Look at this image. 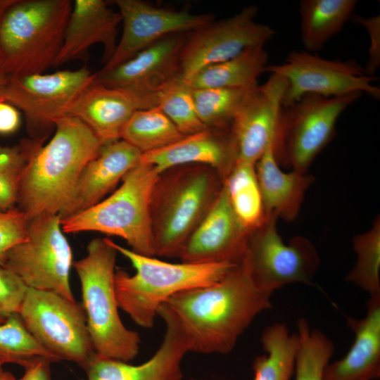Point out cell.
<instances>
[{"label": "cell", "instance_id": "cell-1", "mask_svg": "<svg viewBox=\"0 0 380 380\" xmlns=\"http://www.w3.org/2000/svg\"><path fill=\"white\" fill-rule=\"evenodd\" d=\"M271 294L258 289L241 260L218 281L179 292L165 303L187 338L190 351L227 354L262 312Z\"/></svg>", "mask_w": 380, "mask_h": 380}, {"label": "cell", "instance_id": "cell-2", "mask_svg": "<svg viewBox=\"0 0 380 380\" xmlns=\"http://www.w3.org/2000/svg\"><path fill=\"white\" fill-rule=\"evenodd\" d=\"M102 146L77 118L65 116L58 120L49 143L38 146L28 159L19 187L18 209L28 220L59 215L85 166Z\"/></svg>", "mask_w": 380, "mask_h": 380}, {"label": "cell", "instance_id": "cell-3", "mask_svg": "<svg viewBox=\"0 0 380 380\" xmlns=\"http://www.w3.org/2000/svg\"><path fill=\"white\" fill-rule=\"evenodd\" d=\"M118 253L129 260L135 273H115L118 305L143 328L154 325L160 305L172 296L213 284L237 263L229 262L171 263L122 247L110 239Z\"/></svg>", "mask_w": 380, "mask_h": 380}, {"label": "cell", "instance_id": "cell-4", "mask_svg": "<svg viewBox=\"0 0 380 380\" xmlns=\"http://www.w3.org/2000/svg\"><path fill=\"white\" fill-rule=\"evenodd\" d=\"M70 0H15L0 18V68L8 77L54 67L72 11Z\"/></svg>", "mask_w": 380, "mask_h": 380}, {"label": "cell", "instance_id": "cell-5", "mask_svg": "<svg viewBox=\"0 0 380 380\" xmlns=\"http://www.w3.org/2000/svg\"><path fill=\"white\" fill-rule=\"evenodd\" d=\"M118 251L108 238H96L87 254L73 263L80 279L82 307L96 355L129 362L139 353L141 338L127 329L118 313L115 289Z\"/></svg>", "mask_w": 380, "mask_h": 380}, {"label": "cell", "instance_id": "cell-6", "mask_svg": "<svg viewBox=\"0 0 380 380\" xmlns=\"http://www.w3.org/2000/svg\"><path fill=\"white\" fill-rule=\"evenodd\" d=\"M160 174L140 163L122 179L111 195L94 205L61 220L63 233L98 232L122 238L139 254L156 255L151 200Z\"/></svg>", "mask_w": 380, "mask_h": 380}, {"label": "cell", "instance_id": "cell-7", "mask_svg": "<svg viewBox=\"0 0 380 380\" xmlns=\"http://www.w3.org/2000/svg\"><path fill=\"white\" fill-rule=\"evenodd\" d=\"M158 181L151 200L156 255L179 257L220 188L213 168L191 165Z\"/></svg>", "mask_w": 380, "mask_h": 380}, {"label": "cell", "instance_id": "cell-8", "mask_svg": "<svg viewBox=\"0 0 380 380\" xmlns=\"http://www.w3.org/2000/svg\"><path fill=\"white\" fill-rule=\"evenodd\" d=\"M362 94L324 97L306 94L282 106L274 141L278 163L306 173L316 156L331 141L341 114Z\"/></svg>", "mask_w": 380, "mask_h": 380}, {"label": "cell", "instance_id": "cell-9", "mask_svg": "<svg viewBox=\"0 0 380 380\" xmlns=\"http://www.w3.org/2000/svg\"><path fill=\"white\" fill-rule=\"evenodd\" d=\"M71 247L58 215L28 220L25 239L7 253L4 263L29 289L53 291L75 302L70 284Z\"/></svg>", "mask_w": 380, "mask_h": 380}, {"label": "cell", "instance_id": "cell-10", "mask_svg": "<svg viewBox=\"0 0 380 380\" xmlns=\"http://www.w3.org/2000/svg\"><path fill=\"white\" fill-rule=\"evenodd\" d=\"M94 78L95 73L87 65L49 74L9 77L4 101L23 113L30 139L43 144L58 120L68 116Z\"/></svg>", "mask_w": 380, "mask_h": 380}, {"label": "cell", "instance_id": "cell-11", "mask_svg": "<svg viewBox=\"0 0 380 380\" xmlns=\"http://www.w3.org/2000/svg\"><path fill=\"white\" fill-rule=\"evenodd\" d=\"M25 326L56 361L83 369L94 355L82 305L49 291L27 289L18 312Z\"/></svg>", "mask_w": 380, "mask_h": 380}, {"label": "cell", "instance_id": "cell-12", "mask_svg": "<svg viewBox=\"0 0 380 380\" xmlns=\"http://www.w3.org/2000/svg\"><path fill=\"white\" fill-rule=\"evenodd\" d=\"M277 220L270 215L250 233L241 259L255 286L271 295L286 284H310L320 263L317 249L306 237L296 236L284 243Z\"/></svg>", "mask_w": 380, "mask_h": 380}, {"label": "cell", "instance_id": "cell-13", "mask_svg": "<svg viewBox=\"0 0 380 380\" xmlns=\"http://www.w3.org/2000/svg\"><path fill=\"white\" fill-rule=\"evenodd\" d=\"M266 72L284 77L287 87L282 101L286 106L306 94L324 97L367 93L379 99L380 89L365 68L355 60H329L308 51H291L284 61L268 65Z\"/></svg>", "mask_w": 380, "mask_h": 380}, {"label": "cell", "instance_id": "cell-14", "mask_svg": "<svg viewBox=\"0 0 380 380\" xmlns=\"http://www.w3.org/2000/svg\"><path fill=\"white\" fill-rule=\"evenodd\" d=\"M258 8H243L233 16L213 20L190 33L181 53V75L186 82L203 68L265 46L275 34L269 25L255 21Z\"/></svg>", "mask_w": 380, "mask_h": 380}, {"label": "cell", "instance_id": "cell-15", "mask_svg": "<svg viewBox=\"0 0 380 380\" xmlns=\"http://www.w3.org/2000/svg\"><path fill=\"white\" fill-rule=\"evenodd\" d=\"M115 3L121 17L122 33L102 71L118 66L165 37L190 34L215 20L213 13L157 7L141 0H116Z\"/></svg>", "mask_w": 380, "mask_h": 380}, {"label": "cell", "instance_id": "cell-16", "mask_svg": "<svg viewBox=\"0 0 380 380\" xmlns=\"http://www.w3.org/2000/svg\"><path fill=\"white\" fill-rule=\"evenodd\" d=\"M188 34L165 37L118 66L95 72L94 81L128 91L151 108L157 96L181 75V53Z\"/></svg>", "mask_w": 380, "mask_h": 380}, {"label": "cell", "instance_id": "cell-17", "mask_svg": "<svg viewBox=\"0 0 380 380\" xmlns=\"http://www.w3.org/2000/svg\"><path fill=\"white\" fill-rule=\"evenodd\" d=\"M286 87L284 77L271 74L265 83L247 89L230 127L236 161L256 164L274 144Z\"/></svg>", "mask_w": 380, "mask_h": 380}, {"label": "cell", "instance_id": "cell-18", "mask_svg": "<svg viewBox=\"0 0 380 380\" xmlns=\"http://www.w3.org/2000/svg\"><path fill=\"white\" fill-rule=\"evenodd\" d=\"M165 322L163 340L154 355L142 364L101 357L94 354L84 368L87 380H182V362L190 346L179 321L166 303L160 306Z\"/></svg>", "mask_w": 380, "mask_h": 380}, {"label": "cell", "instance_id": "cell-19", "mask_svg": "<svg viewBox=\"0 0 380 380\" xmlns=\"http://www.w3.org/2000/svg\"><path fill=\"white\" fill-rule=\"evenodd\" d=\"M250 233L235 215L222 184L179 258L185 262L238 263L245 253Z\"/></svg>", "mask_w": 380, "mask_h": 380}, {"label": "cell", "instance_id": "cell-20", "mask_svg": "<svg viewBox=\"0 0 380 380\" xmlns=\"http://www.w3.org/2000/svg\"><path fill=\"white\" fill-rule=\"evenodd\" d=\"M120 23L118 11L105 1L75 0L54 67L75 60L87 61L89 48L96 44L102 45V61L106 64L115 53Z\"/></svg>", "mask_w": 380, "mask_h": 380}, {"label": "cell", "instance_id": "cell-21", "mask_svg": "<svg viewBox=\"0 0 380 380\" xmlns=\"http://www.w3.org/2000/svg\"><path fill=\"white\" fill-rule=\"evenodd\" d=\"M141 155L122 139L102 146L81 173L68 203L58 215L61 220L100 202L140 163Z\"/></svg>", "mask_w": 380, "mask_h": 380}, {"label": "cell", "instance_id": "cell-22", "mask_svg": "<svg viewBox=\"0 0 380 380\" xmlns=\"http://www.w3.org/2000/svg\"><path fill=\"white\" fill-rule=\"evenodd\" d=\"M236 160L230 129H207L184 136L163 148L143 153L141 158V162L152 165L160 175L180 166L202 165L221 172L224 177Z\"/></svg>", "mask_w": 380, "mask_h": 380}, {"label": "cell", "instance_id": "cell-23", "mask_svg": "<svg viewBox=\"0 0 380 380\" xmlns=\"http://www.w3.org/2000/svg\"><path fill=\"white\" fill-rule=\"evenodd\" d=\"M140 109L148 108L132 93L94 80L77 99L68 116L82 122L103 146L120 140L123 127Z\"/></svg>", "mask_w": 380, "mask_h": 380}, {"label": "cell", "instance_id": "cell-24", "mask_svg": "<svg viewBox=\"0 0 380 380\" xmlns=\"http://www.w3.org/2000/svg\"><path fill=\"white\" fill-rule=\"evenodd\" d=\"M355 338L347 354L326 366L323 380H376L380 377V296L370 297L367 315L347 318Z\"/></svg>", "mask_w": 380, "mask_h": 380}, {"label": "cell", "instance_id": "cell-25", "mask_svg": "<svg viewBox=\"0 0 380 380\" xmlns=\"http://www.w3.org/2000/svg\"><path fill=\"white\" fill-rule=\"evenodd\" d=\"M255 169L267 216L274 215L289 222L295 220L314 177L308 172L282 171L273 144L257 161Z\"/></svg>", "mask_w": 380, "mask_h": 380}, {"label": "cell", "instance_id": "cell-26", "mask_svg": "<svg viewBox=\"0 0 380 380\" xmlns=\"http://www.w3.org/2000/svg\"><path fill=\"white\" fill-rule=\"evenodd\" d=\"M264 46L248 48L231 59L208 66L187 83L192 89L246 88L255 85L268 65Z\"/></svg>", "mask_w": 380, "mask_h": 380}, {"label": "cell", "instance_id": "cell-27", "mask_svg": "<svg viewBox=\"0 0 380 380\" xmlns=\"http://www.w3.org/2000/svg\"><path fill=\"white\" fill-rule=\"evenodd\" d=\"M356 0H302L300 15L302 42L308 52L320 50L353 15Z\"/></svg>", "mask_w": 380, "mask_h": 380}, {"label": "cell", "instance_id": "cell-28", "mask_svg": "<svg viewBox=\"0 0 380 380\" xmlns=\"http://www.w3.org/2000/svg\"><path fill=\"white\" fill-rule=\"evenodd\" d=\"M261 343L265 353L253 361V380H290L299 348L298 334H290L284 323L277 322L265 329Z\"/></svg>", "mask_w": 380, "mask_h": 380}, {"label": "cell", "instance_id": "cell-29", "mask_svg": "<svg viewBox=\"0 0 380 380\" xmlns=\"http://www.w3.org/2000/svg\"><path fill=\"white\" fill-rule=\"evenodd\" d=\"M224 186L238 220L249 232L262 226L267 216L255 164L236 161L225 177Z\"/></svg>", "mask_w": 380, "mask_h": 380}, {"label": "cell", "instance_id": "cell-30", "mask_svg": "<svg viewBox=\"0 0 380 380\" xmlns=\"http://www.w3.org/2000/svg\"><path fill=\"white\" fill-rule=\"evenodd\" d=\"M158 106L137 110L121 132L122 139L142 154L167 146L183 138Z\"/></svg>", "mask_w": 380, "mask_h": 380}, {"label": "cell", "instance_id": "cell-31", "mask_svg": "<svg viewBox=\"0 0 380 380\" xmlns=\"http://www.w3.org/2000/svg\"><path fill=\"white\" fill-rule=\"evenodd\" d=\"M353 247L357 253L354 267L346 280L367 292L370 297L380 296V219L376 217L367 232L353 238Z\"/></svg>", "mask_w": 380, "mask_h": 380}, {"label": "cell", "instance_id": "cell-32", "mask_svg": "<svg viewBox=\"0 0 380 380\" xmlns=\"http://www.w3.org/2000/svg\"><path fill=\"white\" fill-rule=\"evenodd\" d=\"M249 87H191L196 113L201 122L209 129H229Z\"/></svg>", "mask_w": 380, "mask_h": 380}, {"label": "cell", "instance_id": "cell-33", "mask_svg": "<svg viewBox=\"0 0 380 380\" xmlns=\"http://www.w3.org/2000/svg\"><path fill=\"white\" fill-rule=\"evenodd\" d=\"M299 348L294 380H323V374L334 351V345L323 332L311 329L305 319L297 322Z\"/></svg>", "mask_w": 380, "mask_h": 380}, {"label": "cell", "instance_id": "cell-34", "mask_svg": "<svg viewBox=\"0 0 380 380\" xmlns=\"http://www.w3.org/2000/svg\"><path fill=\"white\" fill-rule=\"evenodd\" d=\"M37 357L57 362L30 333L18 313L11 315L0 324V361L25 367Z\"/></svg>", "mask_w": 380, "mask_h": 380}, {"label": "cell", "instance_id": "cell-35", "mask_svg": "<svg viewBox=\"0 0 380 380\" xmlns=\"http://www.w3.org/2000/svg\"><path fill=\"white\" fill-rule=\"evenodd\" d=\"M156 106L184 136L207 129L197 115L192 89L182 75L158 94Z\"/></svg>", "mask_w": 380, "mask_h": 380}, {"label": "cell", "instance_id": "cell-36", "mask_svg": "<svg viewBox=\"0 0 380 380\" xmlns=\"http://www.w3.org/2000/svg\"><path fill=\"white\" fill-rule=\"evenodd\" d=\"M38 146L39 144L31 139H25L18 146H0L1 210L12 209L17 203L24 170L30 155Z\"/></svg>", "mask_w": 380, "mask_h": 380}, {"label": "cell", "instance_id": "cell-37", "mask_svg": "<svg viewBox=\"0 0 380 380\" xmlns=\"http://www.w3.org/2000/svg\"><path fill=\"white\" fill-rule=\"evenodd\" d=\"M27 289L16 274L0 265V324L18 313Z\"/></svg>", "mask_w": 380, "mask_h": 380}, {"label": "cell", "instance_id": "cell-38", "mask_svg": "<svg viewBox=\"0 0 380 380\" xmlns=\"http://www.w3.org/2000/svg\"><path fill=\"white\" fill-rule=\"evenodd\" d=\"M28 219L18 208L0 212V265L7 253L27 236Z\"/></svg>", "mask_w": 380, "mask_h": 380}, {"label": "cell", "instance_id": "cell-39", "mask_svg": "<svg viewBox=\"0 0 380 380\" xmlns=\"http://www.w3.org/2000/svg\"><path fill=\"white\" fill-rule=\"evenodd\" d=\"M352 18L368 33L369 38V58L365 70L368 75L373 76L380 65V17L376 15L365 18L353 15Z\"/></svg>", "mask_w": 380, "mask_h": 380}, {"label": "cell", "instance_id": "cell-40", "mask_svg": "<svg viewBox=\"0 0 380 380\" xmlns=\"http://www.w3.org/2000/svg\"><path fill=\"white\" fill-rule=\"evenodd\" d=\"M20 124L18 109L6 101H0V134L15 132Z\"/></svg>", "mask_w": 380, "mask_h": 380}, {"label": "cell", "instance_id": "cell-41", "mask_svg": "<svg viewBox=\"0 0 380 380\" xmlns=\"http://www.w3.org/2000/svg\"><path fill=\"white\" fill-rule=\"evenodd\" d=\"M51 361L45 357H37L27 365L20 379L13 380H50Z\"/></svg>", "mask_w": 380, "mask_h": 380}, {"label": "cell", "instance_id": "cell-42", "mask_svg": "<svg viewBox=\"0 0 380 380\" xmlns=\"http://www.w3.org/2000/svg\"><path fill=\"white\" fill-rule=\"evenodd\" d=\"M15 377L13 375L8 372H3L0 375V380H13Z\"/></svg>", "mask_w": 380, "mask_h": 380}, {"label": "cell", "instance_id": "cell-43", "mask_svg": "<svg viewBox=\"0 0 380 380\" xmlns=\"http://www.w3.org/2000/svg\"><path fill=\"white\" fill-rule=\"evenodd\" d=\"M15 0H0V9L6 8L11 6Z\"/></svg>", "mask_w": 380, "mask_h": 380}, {"label": "cell", "instance_id": "cell-44", "mask_svg": "<svg viewBox=\"0 0 380 380\" xmlns=\"http://www.w3.org/2000/svg\"><path fill=\"white\" fill-rule=\"evenodd\" d=\"M8 77L1 71L0 68V86L6 84Z\"/></svg>", "mask_w": 380, "mask_h": 380}, {"label": "cell", "instance_id": "cell-45", "mask_svg": "<svg viewBox=\"0 0 380 380\" xmlns=\"http://www.w3.org/2000/svg\"><path fill=\"white\" fill-rule=\"evenodd\" d=\"M5 86L6 84L0 86V101H4V95Z\"/></svg>", "mask_w": 380, "mask_h": 380}, {"label": "cell", "instance_id": "cell-46", "mask_svg": "<svg viewBox=\"0 0 380 380\" xmlns=\"http://www.w3.org/2000/svg\"><path fill=\"white\" fill-rule=\"evenodd\" d=\"M4 364L0 361V375L3 373L4 370L2 369V365Z\"/></svg>", "mask_w": 380, "mask_h": 380}, {"label": "cell", "instance_id": "cell-47", "mask_svg": "<svg viewBox=\"0 0 380 380\" xmlns=\"http://www.w3.org/2000/svg\"><path fill=\"white\" fill-rule=\"evenodd\" d=\"M6 8L0 9V18Z\"/></svg>", "mask_w": 380, "mask_h": 380}, {"label": "cell", "instance_id": "cell-48", "mask_svg": "<svg viewBox=\"0 0 380 380\" xmlns=\"http://www.w3.org/2000/svg\"><path fill=\"white\" fill-rule=\"evenodd\" d=\"M189 380H206V379H189Z\"/></svg>", "mask_w": 380, "mask_h": 380}, {"label": "cell", "instance_id": "cell-49", "mask_svg": "<svg viewBox=\"0 0 380 380\" xmlns=\"http://www.w3.org/2000/svg\"><path fill=\"white\" fill-rule=\"evenodd\" d=\"M2 210H0V212H1Z\"/></svg>", "mask_w": 380, "mask_h": 380}]
</instances>
